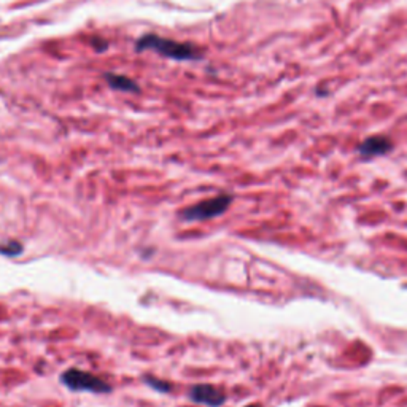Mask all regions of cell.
Masks as SVG:
<instances>
[{
    "label": "cell",
    "mask_w": 407,
    "mask_h": 407,
    "mask_svg": "<svg viewBox=\"0 0 407 407\" xmlns=\"http://www.w3.org/2000/svg\"><path fill=\"white\" fill-rule=\"evenodd\" d=\"M61 384L67 386L70 391H86L94 395H107L112 393V385L102 377L86 372L77 368H70L61 374Z\"/></svg>",
    "instance_id": "cell-2"
},
{
    "label": "cell",
    "mask_w": 407,
    "mask_h": 407,
    "mask_svg": "<svg viewBox=\"0 0 407 407\" xmlns=\"http://www.w3.org/2000/svg\"><path fill=\"white\" fill-rule=\"evenodd\" d=\"M23 253V244L16 242V240H10V242H5L0 245V255L4 256H18Z\"/></svg>",
    "instance_id": "cell-8"
},
{
    "label": "cell",
    "mask_w": 407,
    "mask_h": 407,
    "mask_svg": "<svg viewBox=\"0 0 407 407\" xmlns=\"http://www.w3.org/2000/svg\"><path fill=\"white\" fill-rule=\"evenodd\" d=\"M137 50H153L165 58H170L173 61H196L202 58L201 50L191 43H180L175 40H169L155 34L143 36L137 42Z\"/></svg>",
    "instance_id": "cell-1"
},
{
    "label": "cell",
    "mask_w": 407,
    "mask_h": 407,
    "mask_svg": "<svg viewBox=\"0 0 407 407\" xmlns=\"http://www.w3.org/2000/svg\"><path fill=\"white\" fill-rule=\"evenodd\" d=\"M393 150V142L385 136H372L358 146V155L364 159L385 156Z\"/></svg>",
    "instance_id": "cell-5"
},
{
    "label": "cell",
    "mask_w": 407,
    "mask_h": 407,
    "mask_svg": "<svg viewBox=\"0 0 407 407\" xmlns=\"http://www.w3.org/2000/svg\"><path fill=\"white\" fill-rule=\"evenodd\" d=\"M234 197L231 195H219L217 197L205 199V201L197 202L188 207L182 212V217L186 222H205V219H213L222 217L223 213L229 209Z\"/></svg>",
    "instance_id": "cell-3"
},
{
    "label": "cell",
    "mask_w": 407,
    "mask_h": 407,
    "mask_svg": "<svg viewBox=\"0 0 407 407\" xmlns=\"http://www.w3.org/2000/svg\"><path fill=\"white\" fill-rule=\"evenodd\" d=\"M105 80L109 82L113 89L124 91V92H139V85L132 82L131 78L123 75H115V73H107Z\"/></svg>",
    "instance_id": "cell-6"
},
{
    "label": "cell",
    "mask_w": 407,
    "mask_h": 407,
    "mask_svg": "<svg viewBox=\"0 0 407 407\" xmlns=\"http://www.w3.org/2000/svg\"><path fill=\"white\" fill-rule=\"evenodd\" d=\"M143 382L148 385L150 389H153L155 391H159V393H170L172 391V385L169 382H165V380H161L158 377L145 376Z\"/></svg>",
    "instance_id": "cell-7"
},
{
    "label": "cell",
    "mask_w": 407,
    "mask_h": 407,
    "mask_svg": "<svg viewBox=\"0 0 407 407\" xmlns=\"http://www.w3.org/2000/svg\"><path fill=\"white\" fill-rule=\"evenodd\" d=\"M245 407H263V406H261V404H256V403H255V404H249V406H245Z\"/></svg>",
    "instance_id": "cell-9"
},
{
    "label": "cell",
    "mask_w": 407,
    "mask_h": 407,
    "mask_svg": "<svg viewBox=\"0 0 407 407\" xmlns=\"http://www.w3.org/2000/svg\"><path fill=\"white\" fill-rule=\"evenodd\" d=\"M188 398L192 403L205 407H222L226 403V399H228L223 390H219L217 386L209 384L192 385L188 391Z\"/></svg>",
    "instance_id": "cell-4"
}]
</instances>
